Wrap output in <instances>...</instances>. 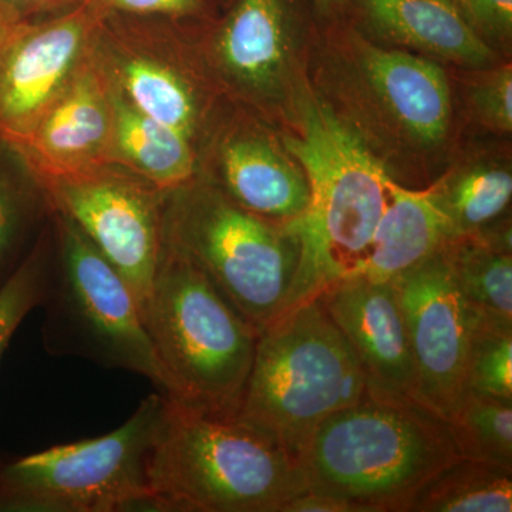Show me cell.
I'll list each match as a JSON object with an SVG mask.
<instances>
[{
    "mask_svg": "<svg viewBox=\"0 0 512 512\" xmlns=\"http://www.w3.org/2000/svg\"><path fill=\"white\" fill-rule=\"evenodd\" d=\"M111 127V83L92 45L28 140L16 147L36 175L77 173L109 163Z\"/></svg>",
    "mask_w": 512,
    "mask_h": 512,
    "instance_id": "16",
    "label": "cell"
},
{
    "mask_svg": "<svg viewBox=\"0 0 512 512\" xmlns=\"http://www.w3.org/2000/svg\"><path fill=\"white\" fill-rule=\"evenodd\" d=\"M318 295L355 352L367 392L384 399L417 400L412 350L392 282L346 276Z\"/></svg>",
    "mask_w": 512,
    "mask_h": 512,
    "instance_id": "13",
    "label": "cell"
},
{
    "mask_svg": "<svg viewBox=\"0 0 512 512\" xmlns=\"http://www.w3.org/2000/svg\"><path fill=\"white\" fill-rule=\"evenodd\" d=\"M512 468L458 457L402 505L399 512H511Z\"/></svg>",
    "mask_w": 512,
    "mask_h": 512,
    "instance_id": "21",
    "label": "cell"
},
{
    "mask_svg": "<svg viewBox=\"0 0 512 512\" xmlns=\"http://www.w3.org/2000/svg\"><path fill=\"white\" fill-rule=\"evenodd\" d=\"M313 2H315L316 8L320 12L329 15V13L338 12V10L345 8L348 0H313Z\"/></svg>",
    "mask_w": 512,
    "mask_h": 512,
    "instance_id": "33",
    "label": "cell"
},
{
    "mask_svg": "<svg viewBox=\"0 0 512 512\" xmlns=\"http://www.w3.org/2000/svg\"><path fill=\"white\" fill-rule=\"evenodd\" d=\"M53 252L42 326L52 356L79 357L104 369L146 377L165 390L143 316L120 272L63 212H50Z\"/></svg>",
    "mask_w": 512,
    "mask_h": 512,
    "instance_id": "7",
    "label": "cell"
},
{
    "mask_svg": "<svg viewBox=\"0 0 512 512\" xmlns=\"http://www.w3.org/2000/svg\"><path fill=\"white\" fill-rule=\"evenodd\" d=\"M165 396H147L104 436L46 448L0 466V511H154L148 458Z\"/></svg>",
    "mask_w": 512,
    "mask_h": 512,
    "instance_id": "8",
    "label": "cell"
},
{
    "mask_svg": "<svg viewBox=\"0 0 512 512\" xmlns=\"http://www.w3.org/2000/svg\"><path fill=\"white\" fill-rule=\"evenodd\" d=\"M367 393L355 352L315 295L259 333L237 417L299 461L320 424Z\"/></svg>",
    "mask_w": 512,
    "mask_h": 512,
    "instance_id": "6",
    "label": "cell"
},
{
    "mask_svg": "<svg viewBox=\"0 0 512 512\" xmlns=\"http://www.w3.org/2000/svg\"><path fill=\"white\" fill-rule=\"evenodd\" d=\"M148 487L163 512H282L308 491L301 463L264 431L167 396Z\"/></svg>",
    "mask_w": 512,
    "mask_h": 512,
    "instance_id": "1",
    "label": "cell"
},
{
    "mask_svg": "<svg viewBox=\"0 0 512 512\" xmlns=\"http://www.w3.org/2000/svg\"><path fill=\"white\" fill-rule=\"evenodd\" d=\"M99 13L86 2L9 25L0 45V138L22 146L92 49Z\"/></svg>",
    "mask_w": 512,
    "mask_h": 512,
    "instance_id": "12",
    "label": "cell"
},
{
    "mask_svg": "<svg viewBox=\"0 0 512 512\" xmlns=\"http://www.w3.org/2000/svg\"><path fill=\"white\" fill-rule=\"evenodd\" d=\"M82 2L83 0H0V10L9 25H13L59 15Z\"/></svg>",
    "mask_w": 512,
    "mask_h": 512,
    "instance_id": "31",
    "label": "cell"
},
{
    "mask_svg": "<svg viewBox=\"0 0 512 512\" xmlns=\"http://www.w3.org/2000/svg\"><path fill=\"white\" fill-rule=\"evenodd\" d=\"M446 251L471 315L478 322L512 328V255L473 237L451 239Z\"/></svg>",
    "mask_w": 512,
    "mask_h": 512,
    "instance_id": "23",
    "label": "cell"
},
{
    "mask_svg": "<svg viewBox=\"0 0 512 512\" xmlns=\"http://www.w3.org/2000/svg\"><path fill=\"white\" fill-rule=\"evenodd\" d=\"M97 13L164 18L192 23L204 18L207 0H83Z\"/></svg>",
    "mask_w": 512,
    "mask_h": 512,
    "instance_id": "28",
    "label": "cell"
},
{
    "mask_svg": "<svg viewBox=\"0 0 512 512\" xmlns=\"http://www.w3.org/2000/svg\"><path fill=\"white\" fill-rule=\"evenodd\" d=\"M37 178L50 210L72 218L120 272L144 320L163 249L167 191L113 163Z\"/></svg>",
    "mask_w": 512,
    "mask_h": 512,
    "instance_id": "10",
    "label": "cell"
},
{
    "mask_svg": "<svg viewBox=\"0 0 512 512\" xmlns=\"http://www.w3.org/2000/svg\"><path fill=\"white\" fill-rule=\"evenodd\" d=\"M453 239L450 225L429 190H409L397 183L373 235L362 268L356 275L390 282Z\"/></svg>",
    "mask_w": 512,
    "mask_h": 512,
    "instance_id": "19",
    "label": "cell"
},
{
    "mask_svg": "<svg viewBox=\"0 0 512 512\" xmlns=\"http://www.w3.org/2000/svg\"><path fill=\"white\" fill-rule=\"evenodd\" d=\"M144 325L163 370L164 396L197 412L237 416L258 333L164 241Z\"/></svg>",
    "mask_w": 512,
    "mask_h": 512,
    "instance_id": "4",
    "label": "cell"
},
{
    "mask_svg": "<svg viewBox=\"0 0 512 512\" xmlns=\"http://www.w3.org/2000/svg\"><path fill=\"white\" fill-rule=\"evenodd\" d=\"M163 241L187 256L258 335L295 305L302 248L291 222L245 211L204 175L165 194Z\"/></svg>",
    "mask_w": 512,
    "mask_h": 512,
    "instance_id": "5",
    "label": "cell"
},
{
    "mask_svg": "<svg viewBox=\"0 0 512 512\" xmlns=\"http://www.w3.org/2000/svg\"><path fill=\"white\" fill-rule=\"evenodd\" d=\"M363 76L397 126L423 146L444 140L450 124V86L443 69L423 57L367 45Z\"/></svg>",
    "mask_w": 512,
    "mask_h": 512,
    "instance_id": "17",
    "label": "cell"
},
{
    "mask_svg": "<svg viewBox=\"0 0 512 512\" xmlns=\"http://www.w3.org/2000/svg\"><path fill=\"white\" fill-rule=\"evenodd\" d=\"M93 52L111 83L148 116L185 134L198 148L214 92H224L191 23L104 13Z\"/></svg>",
    "mask_w": 512,
    "mask_h": 512,
    "instance_id": "9",
    "label": "cell"
},
{
    "mask_svg": "<svg viewBox=\"0 0 512 512\" xmlns=\"http://www.w3.org/2000/svg\"><path fill=\"white\" fill-rule=\"evenodd\" d=\"M450 225L453 239L473 235L507 211L512 195L510 171L476 167L431 188Z\"/></svg>",
    "mask_w": 512,
    "mask_h": 512,
    "instance_id": "24",
    "label": "cell"
},
{
    "mask_svg": "<svg viewBox=\"0 0 512 512\" xmlns=\"http://www.w3.org/2000/svg\"><path fill=\"white\" fill-rule=\"evenodd\" d=\"M447 423L460 457L512 468V400L467 392Z\"/></svg>",
    "mask_w": 512,
    "mask_h": 512,
    "instance_id": "25",
    "label": "cell"
},
{
    "mask_svg": "<svg viewBox=\"0 0 512 512\" xmlns=\"http://www.w3.org/2000/svg\"><path fill=\"white\" fill-rule=\"evenodd\" d=\"M367 19L403 45L470 66H484L493 53L453 0H356Z\"/></svg>",
    "mask_w": 512,
    "mask_h": 512,
    "instance_id": "20",
    "label": "cell"
},
{
    "mask_svg": "<svg viewBox=\"0 0 512 512\" xmlns=\"http://www.w3.org/2000/svg\"><path fill=\"white\" fill-rule=\"evenodd\" d=\"M282 146L311 187L308 211L289 221L302 248L296 305L360 271L394 181L355 131L312 96L299 103L298 133Z\"/></svg>",
    "mask_w": 512,
    "mask_h": 512,
    "instance_id": "2",
    "label": "cell"
},
{
    "mask_svg": "<svg viewBox=\"0 0 512 512\" xmlns=\"http://www.w3.org/2000/svg\"><path fill=\"white\" fill-rule=\"evenodd\" d=\"M9 23L8 20L3 16L2 10H0V45H2L3 39H5L6 32H8Z\"/></svg>",
    "mask_w": 512,
    "mask_h": 512,
    "instance_id": "34",
    "label": "cell"
},
{
    "mask_svg": "<svg viewBox=\"0 0 512 512\" xmlns=\"http://www.w3.org/2000/svg\"><path fill=\"white\" fill-rule=\"evenodd\" d=\"M210 163L200 174L251 214L288 222L308 211L311 187L305 171L254 123H225L210 147Z\"/></svg>",
    "mask_w": 512,
    "mask_h": 512,
    "instance_id": "15",
    "label": "cell"
},
{
    "mask_svg": "<svg viewBox=\"0 0 512 512\" xmlns=\"http://www.w3.org/2000/svg\"><path fill=\"white\" fill-rule=\"evenodd\" d=\"M282 512H363L359 505L328 494L306 491L286 503Z\"/></svg>",
    "mask_w": 512,
    "mask_h": 512,
    "instance_id": "32",
    "label": "cell"
},
{
    "mask_svg": "<svg viewBox=\"0 0 512 512\" xmlns=\"http://www.w3.org/2000/svg\"><path fill=\"white\" fill-rule=\"evenodd\" d=\"M471 28L483 37H508L512 29V0H453Z\"/></svg>",
    "mask_w": 512,
    "mask_h": 512,
    "instance_id": "30",
    "label": "cell"
},
{
    "mask_svg": "<svg viewBox=\"0 0 512 512\" xmlns=\"http://www.w3.org/2000/svg\"><path fill=\"white\" fill-rule=\"evenodd\" d=\"M52 225L46 224L19 268L0 286V362L20 323L45 298L52 264Z\"/></svg>",
    "mask_w": 512,
    "mask_h": 512,
    "instance_id": "26",
    "label": "cell"
},
{
    "mask_svg": "<svg viewBox=\"0 0 512 512\" xmlns=\"http://www.w3.org/2000/svg\"><path fill=\"white\" fill-rule=\"evenodd\" d=\"M111 106L109 163L163 191L175 190L200 174V153L190 138L138 109L113 83Z\"/></svg>",
    "mask_w": 512,
    "mask_h": 512,
    "instance_id": "18",
    "label": "cell"
},
{
    "mask_svg": "<svg viewBox=\"0 0 512 512\" xmlns=\"http://www.w3.org/2000/svg\"><path fill=\"white\" fill-rule=\"evenodd\" d=\"M460 457L447 420L417 400H362L323 421L301 458L308 490L363 512H399L433 474Z\"/></svg>",
    "mask_w": 512,
    "mask_h": 512,
    "instance_id": "3",
    "label": "cell"
},
{
    "mask_svg": "<svg viewBox=\"0 0 512 512\" xmlns=\"http://www.w3.org/2000/svg\"><path fill=\"white\" fill-rule=\"evenodd\" d=\"M467 392L512 400V328L488 325L474 318Z\"/></svg>",
    "mask_w": 512,
    "mask_h": 512,
    "instance_id": "27",
    "label": "cell"
},
{
    "mask_svg": "<svg viewBox=\"0 0 512 512\" xmlns=\"http://www.w3.org/2000/svg\"><path fill=\"white\" fill-rule=\"evenodd\" d=\"M50 212L46 192L22 151L0 138V286L29 254L30 235Z\"/></svg>",
    "mask_w": 512,
    "mask_h": 512,
    "instance_id": "22",
    "label": "cell"
},
{
    "mask_svg": "<svg viewBox=\"0 0 512 512\" xmlns=\"http://www.w3.org/2000/svg\"><path fill=\"white\" fill-rule=\"evenodd\" d=\"M292 32V0H237L202 49L224 92L265 107L284 90Z\"/></svg>",
    "mask_w": 512,
    "mask_h": 512,
    "instance_id": "14",
    "label": "cell"
},
{
    "mask_svg": "<svg viewBox=\"0 0 512 512\" xmlns=\"http://www.w3.org/2000/svg\"><path fill=\"white\" fill-rule=\"evenodd\" d=\"M390 282L406 322L417 400L447 420L467 393L474 316L446 247Z\"/></svg>",
    "mask_w": 512,
    "mask_h": 512,
    "instance_id": "11",
    "label": "cell"
},
{
    "mask_svg": "<svg viewBox=\"0 0 512 512\" xmlns=\"http://www.w3.org/2000/svg\"><path fill=\"white\" fill-rule=\"evenodd\" d=\"M473 104L485 124L497 130L512 128V72L510 66L485 76L473 92Z\"/></svg>",
    "mask_w": 512,
    "mask_h": 512,
    "instance_id": "29",
    "label": "cell"
}]
</instances>
